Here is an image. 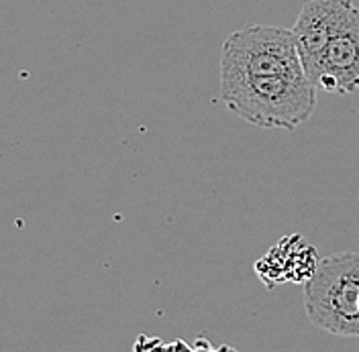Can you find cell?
<instances>
[{
	"mask_svg": "<svg viewBox=\"0 0 359 352\" xmlns=\"http://www.w3.org/2000/svg\"><path fill=\"white\" fill-rule=\"evenodd\" d=\"M221 73L271 76L306 73L292 29L276 24H245L224 39Z\"/></svg>",
	"mask_w": 359,
	"mask_h": 352,
	"instance_id": "obj_3",
	"label": "cell"
},
{
	"mask_svg": "<svg viewBox=\"0 0 359 352\" xmlns=\"http://www.w3.org/2000/svg\"><path fill=\"white\" fill-rule=\"evenodd\" d=\"M314 84L347 96L359 90V17L339 31L320 55Z\"/></svg>",
	"mask_w": 359,
	"mask_h": 352,
	"instance_id": "obj_5",
	"label": "cell"
},
{
	"mask_svg": "<svg viewBox=\"0 0 359 352\" xmlns=\"http://www.w3.org/2000/svg\"><path fill=\"white\" fill-rule=\"evenodd\" d=\"M358 17L359 6L353 0H309L302 4L292 31L302 67L313 82L327 45Z\"/></svg>",
	"mask_w": 359,
	"mask_h": 352,
	"instance_id": "obj_4",
	"label": "cell"
},
{
	"mask_svg": "<svg viewBox=\"0 0 359 352\" xmlns=\"http://www.w3.org/2000/svg\"><path fill=\"white\" fill-rule=\"evenodd\" d=\"M358 306H359V304H358Z\"/></svg>",
	"mask_w": 359,
	"mask_h": 352,
	"instance_id": "obj_6",
	"label": "cell"
},
{
	"mask_svg": "<svg viewBox=\"0 0 359 352\" xmlns=\"http://www.w3.org/2000/svg\"><path fill=\"white\" fill-rule=\"evenodd\" d=\"M219 100L253 127L294 131L314 114L316 84L306 73H221Z\"/></svg>",
	"mask_w": 359,
	"mask_h": 352,
	"instance_id": "obj_1",
	"label": "cell"
},
{
	"mask_svg": "<svg viewBox=\"0 0 359 352\" xmlns=\"http://www.w3.org/2000/svg\"><path fill=\"white\" fill-rule=\"evenodd\" d=\"M359 255L337 253L318 261L304 281V309L320 330L359 338Z\"/></svg>",
	"mask_w": 359,
	"mask_h": 352,
	"instance_id": "obj_2",
	"label": "cell"
}]
</instances>
